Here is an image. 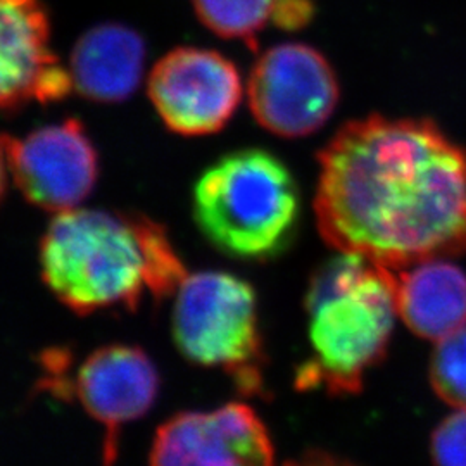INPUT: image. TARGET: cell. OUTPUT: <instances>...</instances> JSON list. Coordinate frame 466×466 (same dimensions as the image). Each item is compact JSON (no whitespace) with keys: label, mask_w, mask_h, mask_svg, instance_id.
Listing matches in <instances>:
<instances>
[{"label":"cell","mask_w":466,"mask_h":466,"mask_svg":"<svg viewBox=\"0 0 466 466\" xmlns=\"http://www.w3.org/2000/svg\"><path fill=\"white\" fill-rule=\"evenodd\" d=\"M325 242L390 269L466 252V149L431 119L346 123L318 154Z\"/></svg>","instance_id":"1"},{"label":"cell","mask_w":466,"mask_h":466,"mask_svg":"<svg viewBox=\"0 0 466 466\" xmlns=\"http://www.w3.org/2000/svg\"><path fill=\"white\" fill-rule=\"evenodd\" d=\"M40 269L50 292L78 315L137 311L146 296L161 302L177 294L188 275L150 218L76 208L50 221Z\"/></svg>","instance_id":"2"},{"label":"cell","mask_w":466,"mask_h":466,"mask_svg":"<svg viewBox=\"0 0 466 466\" xmlns=\"http://www.w3.org/2000/svg\"><path fill=\"white\" fill-rule=\"evenodd\" d=\"M311 356L296 371L299 390L358 394L389 350L398 313V273L340 252L311 275L306 292Z\"/></svg>","instance_id":"3"},{"label":"cell","mask_w":466,"mask_h":466,"mask_svg":"<svg viewBox=\"0 0 466 466\" xmlns=\"http://www.w3.org/2000/svg\"><path fill=\"white\" fill-rule=\"evenodd\" d=\"M200 232L230 258L267 261L294 242L300 194L292 173L267 150H235L208 167L194 188Z\"/></svg>","instance_id":"4"},{"label":"cell","mask_w":466,"mask_h":466,"mask_svg":"<svg viewBox=\"0 0 466 466\" xmlns=\"http://www.w3.org/2000/svg\"><path fill=\"white\" fill-rule=\"evenodd\" d=\"M171 323L187 361L221 370L244 396L265 394L267 356L249 282L225 271L187 275L177 290Z\"/></svg>","instance_id":"5"},{"label":"cell","mask_w":466,"mask_h":466,"mask_svg":"<svg viewBox=\"0 0 466 466\" xmlns=\"http://www.w3.org/2000/svg\"><path fill=\"white\" fill-rule=\"evenodd\" d=\"M256 121L271 134L300 138L318 132L337 109L340 86L319 50L287 42L263 52L248 84Z\"/></svg>","instance_id":"6"},{"label":"cell","mask_w":466,"mask_h":466,"mask_svg":"<svg viewBox=\"0 0 466 466\" xmlns=\"http://www.w3.org/2000/svg\"><path fill=\"white\" fill-rule=\"evenodd\" d=\"M242 92L238 69L215 50H171L150 73V100L177 134H217L230 121Z\"/></svg>","instance_id":"7"},{"label":"cell","mask_w":466,"mask_h":466,"mask_svg":"<svg viewBox=\"0 0 466 466\" xmlns=\"http://www.w3.org/2000/svg\"><path fill=\"white\" fill-rule=\"evenodd\" d=\"M0 142L17 187L42 209H75L96 185L97 152L76 119Z\"/></svg>","instance_id":"8"},{"label":"cell","mask_w":466,"mask_h":466,"mask_svg":"<svg viewBox=\"0 0 466 466\" xmlns=\"http://www.w3.org/2000/svg\"><path fill=\"white\" fill-rule=\"evenodd\" d=\"M150 466H275L267 425L244 402L185 411L156 432Z\"/></svg>","instance_id":"9"},{"label":"cell","mask_w":466,"mask_h":466,"mask_svg":"<svg viewBox=\"0 0 466 466\" xmlns=\"http://www.w3.org/2000/svg\"><path fill=\"white\" fill-rule=\"evenodd\" d=\"M159 383L147 352L130 344L104 346L82 363L71 389L85 411L104 427L102 465L115 466L123 427L149 411Z\"/></svg>","instance_id":"10"},{"label":"cell","mask_w":466,"mask_h":466,"mask_svg":"<svg viewBox=\"0 0 466 466\" xmlns=\"http://www.w3.org/2000/svg\"><path fill=\"white\" fill-rule=\"evenodd\" d=\"M71 75L50 49L40 0H0V111L65 99Z\"/></svg>","instance_id":"11"},{"label":"cell","mask_w":466,"mask_h":466,"mask_svg":"<svg viewBox=\"0 0 466 466\" xmlns=\"http://www.w3.org/2000/svg\"><path fill=\"white\" fill-rule=\"evenodd\" d=\"M146 46L140 35L116 23L100 25L76 42L71 82L84 97L113 104L127 100L140 84Z\"/></svg>","instance_id":"12"},{"label":"cell","mask_w":466,"mask_h":466,"mask_svg":"<svg viewBox=\"0 0 466 466\" xmlns=\"http://www.w3.org/2000/svg\"><path fill=\"white\" fill-rule=\"evenodd\" d=\"M398 313L411 332L435 342L465 327V271L442 258L400 271Z\"/></svg>","instance_id":"13"},{"label":"cell","mask_w":466,"mask_h":466,"mask_svg":"<svg viewBox=\"0 0 466 466\" xmlns=\"http://www.w3.org/2000/svg\"><path fill=\"white\" fill-rule=\"evenodd\" d=\"M200 21L221 38L256 47V36L273 21L280 0H192Z\"/></svg>","instance_id":"14"},{"label":"cell","mask_w":466,"mask_h":466,"mask_svg":"<svg viewBox=\"0 0 466 466\" xmlns=\"http://www.w3.org/2000/svg\"><path fill=\"white\" fill-rule=\"evenodd\" d=\"M435 394L458 410H466V325L441 339L431 360Z\"/></svg>","instance_id":"15"},{"label":"cell","mask_w":466,"mask_h":466,"mask_svg":"<svg viewBox=\"0 0 466 466\" xmlns=\"http://www.w3.org/2000/svg\"><path fill=\"white\" fill-rule=\"evenodd\" d=\"M433 466H466V410L444 418L432 433Z\"/></svg>","instance_id":"16"},{"label":"cell","mask_w":466,"mask_h":466,"mask_svg":"<svg viewBox=\"0 0 466 466\" xmlns=\"http://www.w3.org/2000/svg\"><path fill=\"white\" fill-rule=\"evenodd\" d=\"M285 466H354L352 463H348L337 456H332L329 452L323 451H309L304 452L298 460L287 461Z\"/></svg>","instance_id":"17"},{"label":"cell","mask_w":466,"mask_h":466,"mask_svg":"<svg viewBox=\"0 0 466 466\" xmlns=\"http://www.w3.org/2000/svg\"><path fill=\"white\" fill-rule=\"evenodd\" d=\"M5 154L2 149V142H0V199H2V194H4V188H5Z\"/></svg>","instance_id":"18"}]
</instances>
